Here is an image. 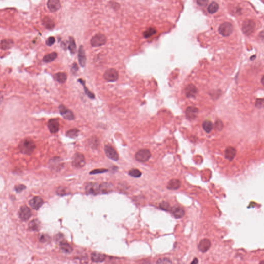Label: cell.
<instances>
[{
	"mask_svg": "<svg viewBox=\"0 0 264 264\" xmlns=\"http://www.w3.org/2000/svg\"><path fill=\"white\" fill-rule=\"evenodd\" d=\"M199 263V261H198V258H195L193 259V261L191 262V264H198V263Z\"/></svg>",
	"mask_w": 264,
	"mask_h": 264,
	"instance_id": "cell-51",
	"label": "cell"
},
{
	"mask_svg": "<svg viewBox=\"0 0 264 264\" xmlns=\"http://www.w3.org/2000/svg\"><path fill=\"white\" fill-rule=\"evenodd\" d=\"M38 240L43 243L49 242L51 241V237L45 234H40L38 236Z\"/></svg>",
	"mask_w": 264,
	"mask_h": 264,
	"instance_id": "cell-39",
	"label": "cell"
},
{
	"mask_svg": "<svg viewBox=\"0 0 264 264\" xmlns=\"http://www.w3.org/2000/svg\"><path fill=\"white\" fill-rule=\"evenodd\" d=\"M78 70V66H77V63H73L72 65L71 66V72L73 74H76L77 73Z\"/></svg>",
	"mask_w": 264,
	"mask_h": 264,
	"instance_id": "cell-45",
	"label": "cell"
},
{
	"mask_svg": "<svg viewBox=\"0 0 264 264\" xmlns=\"http://www.w3.org/2000/svg\"><path fill=\"white\" fill-rule=\"evenodd\" d=\"M78 59L79 64L81 66L84 67L86 64V57L85 52L84 49L83 45H81L78 50Z\"/></svg>",
	"mask_w": 264,
	"mask_h": 264,
	"instance_id": "cell-17",
	"label": "cell"
},
{
	"mask_svg": "<svg viewBox=\"0 0 264 264\" xmlns=\"http://www.w3.org/2000/svg\"><path fill=\"white\" fill-rule=\"evenodd\" d=\"M261 264H264V261H261V262H260Z\"/></svg>",
	"mask_w": 264,
	"mask_h": 264,
	"instance_id": "cell-54",
	"label": "cell"
},
{
	"mask_svg": "<svg viewBox=\"0 0 264 264\" xmlns=\"http://www.w3.org/2000/svg\"><path fill=\"white\" fill-rule=\"evenodd\" d=\"M157 264H172V262L169 258L167 257H163L157 260L156 262Z\"/></svg>",
	"mask_w": 264,
	"mask_h": 264,
	"instance_id": "cell-42",
	"label": "cell"
},
{
	"mask_svg": "<svg viewBox=\"0 0 264 264\" xmlns=\"http://www.w3.org/2000/svg\"><path fill=\"white\" fill-rule=\"evenodd\" d=\"M108 170L105 169H96V170H92V172H90V174H98V173H101L105 172L106 171H108Z\"/></svg>",
	"mask_w": 264,
	"mask_h": 264,
	"instance_id": "cell-47",
	"label": "cell"
},
{
	"mask_svg": "<svg viewBox=\"0 0 264 264\" xmlns=\"http://www.w3.org/2000/svg\"><path fill=\"white\" fill-rule=\"evenodd\" d=\"M14 45L13 40L11 39H2L1 42V49L2 50H6L12 48Z\"/></svg>",
	"mask_w": 264,
	"mask_h": 264,
	"instance_id": "cell-26",
	"label": "cell"
},
{
	"mask_svg": "<svg viewBox=\"0 0 264 264\" xmlns=\"http://www.w3.org/2000/svg\"><path fill=\"white\" fill-rule=\"evenodd\" d=\"M56 193L59 196H63L68 194L69 193H70V192L68 189L66 187H60L57 189Z\"/></svg>",
	"mask_w": 264,
	"mask_h": 264,
	"instance_id": "cell-38",
	"label": "cell"
},
{
	"mask_svg": "<svg viewBox=\"0 0 264 264\" xmlns=\"http://www.w3.org/2000/svg\"><path fill=\"white\" fill-rule=\"evenodd\" d=\"M129 174L132 177L138 178L142 176V173L138 169H132L129 171Z\"/></svg>",
	"mask_w": 264,
	"mask_h": 264,
	"instance_id": "cell-37",
	"label": "cell"
},
{
	"mask_svg": "<svg viewBox=\"0 0 264 264\" xmlns=\"http://www.w3.org/2000/svg\"><path fill=\"white\" fill-rule=\"evenodd\" d=\"M219 5L215 2H213L209 5L208 8V11L210 14H213L217 12L219 9Z\"/></svg>",
	"mask_w": 264,
	"mask_h": 264,
	"instance_id": "cell-34",
	"label": "cell"
},
{
	"mask_svg": "<svg viewBox=\"0 0 264 264\" xmlns=\"http://www.w3.org/2000/svg\"><path fill=\"white\" fill-rule=\"evenodd\" d=\"M77 81L78 82H80L82 86H83V87H84V90L86 94L87 95L88 97L90 99H94L95 98V95L93 94L92 92L91 91L89 90V89L87 88L85 85V81L84 80H83V79H82V78H80V79H78L77 80Z\"/></svg>",
	"mask_w": 264,
	"mask_h": 264,
	"instance_id": "cell-30",
	"label": "cell"
},
{
	"mask_svg": "<svg viewBox=\"0 0 264 264\" xmlns=\"http://www.w3.org/2000/svg\"><path fill=\"white\" fill-rule=\"evenodd\" d=\"M68 49L72 54H74L77 52V45L74 38L70 37L69 40Z\"/></svg>",
	"mask_w": 264,
	"mask_h": 264,
	"instance_id": "cell-31",
	"label": "cell"
},
{
	"mask_svg": "<svg viewBox=\"0 0 264 264\" xmlns=\"http://www.w3.org/2000/svg\"><path fill=\"white\" fill-rule=\"evenodd\" d=\"M255 106L258 109L264 108V98L257 99L255 103Z\"/></svg>",
	"mask_w": 264,
	"mask_h": 264,
	"instance_id": "cell-41",
	"label": "cell"
},
{
	"mask_svg": "<svg viewBox=\"0 0 264 264\" xmlns=\"http://www.w3.org/2000/svg\"><path fill=\"white\" fill-rule=\"evenodd\" d=\"M60 248L61 251L65 253H70L73 251L72 247L70 244L66 242L65 241H63L60 243Z\"/></svg>",
	"mask_w": 264,
	"mask_h": 264,
	"instance_id": "cell-27",
	"label": "cell"
},
{
	"mask_svg": "<svg viewBox=\"0 0 264 264\" xmlns=\"http://www.w3.org/2000/svg\"><path fill=\"white\" fill-rule=\"evenodd\" d=\"M86 193L87 194L92 195H97L100 193V185L97 183H89L86 186Z\"/></svg>",
	"mask_w": 264,
	"mask_h": 264,
	"instance_id": "cell-10",
	"label": "cell"
},
{
	"mask_svg": "<svg viewBox=\"0 0 264 264\" xmlns=\"http://www.w3.org/2000/svg\"><path fill=\"white\" fill-rule=\"evenodd\" d=\"M42 24L48 29H52L55 27V24L54 20L49 16H46L42 19Z\"/></svg>",
	"mask_w": 264,
	"mask_h": 264,
	"instance_id": "cell-24",
	"label": "cell"
},
{
	"mask_svg": "<svg viewBox=\"0 0 264 264\" xmlns=\"http://www.w3.org/2000/svg\"><path fill=\"white\" fill-rule=\"evenodd\" d=\"M170 211L173 216L177 219H180L183 217L185 214L184 209L181 206H174L171 208Z\"/></svg>",
	"mask_w": 264,
	"mask_h": 264,
	"instance_id": "cell-15",
	"label": "cell"
},
{
	"mask_svg": "<svg viewBox=\"0 0 264 264\" xmlns=\"http://www.w3.org/2000/svg\"><path fill=\"white\" fill-rule=\"evenodd\" d=\"M261 84H262V85H263L264 86V76H263V77L261 78Z\"/></svg>",
	"mask_w": 264,
	"mask_h": 264,
	"instance_id": "cell-52",
	"label": "cell"
},
{
	"mask_svg": "<svg viewBox=\"0 0 264 264\" xmlns=\"http://www.w3.org/2000/svg\"><path fill=\"white\" fill-rule=\"evenodd\" d=\"M259 37H260V39H261V40L264 41V31L260 33Z\"/></svg>",
	"mask_w": 264,
	"mask_h": 264,
	"instance_id": "cell-50",
	"label": "cell"
},
{
	"mask_svg": "<svg viewBox=\"0 0 264 264\" xmlns=\"http://www.w3.org/2000/svg\"><path fill=\"white\" fill-rule=\"evenodd\" d=\"M57 57V53L56 52H52L50 54L45 55L43 58V61L46 63L52 62L55 61V59Z\"/></svg>",
	"mask_w": 264,
	"mask_h": 264,
	"instance_id": "cell-33",
	"label": "cell"
},
{
	"mask_svg": "<svg viewBox=\"0 0 264 264\" xmlns=\"http://www.w3.org/2000/svg\"><path fill=\"white\" fill-rule=\"evenodd\" d=\"M159 208L160 209L165 211H169L170 210L171 208H170V204L166 201H162L159 205Z\"/></svg>",
	"mask_w": 264,
	"mask_h": 264,
	"instance_id": "cell-40",
	"label": "cell"
},
{
	"mask_svg": "<svg viewBox=\"0 0 264 264\" xmlns=\"http://www.w3.org/2000/svg\"><path fill=\"white\" fill-rule=\"evenodd\" d=\"M255 57H256V56H255V55H254V56H253V57H251V60H254V58H255Z\"/></svg>",
	"mask_w": 264,
	"mask_h": 264,
	"instance_id": "cell-53",
	"label": "cell"
},
{
	"mask_svg": "<svg viewBox=\"0 0 264 264\" xmlns=\"http://www.w3.org/2000/svg\"><path fill=\"white\" fill-rule=\"evenodd\" d=\"M198 109L193 106H189L186 110V116L189 119H194L197 117Z\"/></svg>",
	"mask_w": 264,
	"mask_h": 264,
	"instance_id": "cell-21",
	"label": "cell"
},
{
	"mask_svg": "<svg viewBox=\"0 0 264 264\" xmlns=\"http://www.w3.org/2000/svg\"><path fill=\"white\" fill-rule=\"evenodd\" d=\"M211 247L210 241L208 239H203L198 245V249L202 253L206 252Z\"/></svg>",
	"mask_w": 264,
	"mask_h": 264,
	"instance_id": "cell-16",
	"label": "cell"
},
{
	"mask_svg": "<svg viewBox=\"0 0 264 264\" xmlns=\"http://www.w3.org/2000/svg\"><path fill=\"white\" fill-rule=\"evenodd\" d=\"M44 200L41 198L36 196L32 198L29 201V204L31 208L35 210H38L44 204Z\"/></svg>",
	"mask_w": 264,
	"mask_h": 264,
	"instance_id": "cell-12",
	"label": "cell"
},
{
	"mask_svg": "<svg viewBox=\"0 0 264 264\" xmlns=\"http://www.w3.org/2000/svg\"><path fill=\"white\" fill-rule=\"evenodd\" d=\"M185 93L188 98L194 97L198 93V89L195 86L188 85L185 89Z\"/></svg>",
	"mask_w": 264,
	"mask_h": 264,
	"instance_id": "cell-18",
	"label": "cell"
},
{
	"mask_svg": "<svg viewBox=\"0 0 264 264\" xmlns=\"http://www.w3.org/2000/svg\"><path fill=\"white\" fill-rule=\"evenodd\" d=\"M41 228V223L38 219H34L29 224V229L30 231H38Z\"/></svg>",
	"mask_w": 264,
	"mask_h": 264,
	"instance_id": "cell-28",
	"label": "cell"
},
{
	"mask_svg": "<svg viewBox=\"0 0 264 264\" xmlns=\"http://www.w3.org/2000/svg\"><path fill=\"white\" fill-rule=\"evenodd\" d=\"M156 33V29L153 28H149L147 29L145 32L143 33V36L144 37L146 38H150L153 35H154Z\"/></svg>",
	"mask_w": 264,
	"mask_h": 264,
	"instance_id": "cell-35",
	"label": "cell"
},
{
	"mask_svg": "<svg viewBox=\"0 0 264 264\" xmlns=\"http://www.w3.org/2000/svg\"><path fill=\"white\" fill-rule=\"evenodd\" d=\"M107 41V38L104 34L98 33L92 37L90 40L92 47H99L104 45Z\"/></svg>",
	"mask_w": 264,
	"mask_h": 264,
	"instance_id": "cell-2",
	"label": "cell"
},
{
	"mask_svg": "<svg viewBox=\"0 0 264 264\" xmlns=\"http://www.w3.org/2000/svg\"><path fill=\"white\" fill-rule=\"evenodd\" d=\"M79 130L77 129H70L66 132V135L68 137L70 138H75L78 136Z\"/></svg>",
	"mask_w": 264,
	"mask_h": 264,
	"instance_id": "cell-36",
	"label": "cell"
},
{
	"mask_svg": "<svg viewBox=\"0 0 264 264\" xmlns=\"http://www.w3.org/2000/svg\"><path fill=\"white\" fill-rule=\"evenodd\" d=\"M233 26L229 22H224L219 26L218 32L220 35L224 37H228L232 33Z\"/></svg>",
	"mask_w": 264,
	"mask_h": 264,
	"instance_id": "cell-6",
	"label": "cell"
},
{
	"mask_svg": "<svg viewBox=\"0 0 264 264\" xmlns=\"http://www.w3.org/2000/svg\"><path fill=\"white\" fill-rule=\"evenodd\" d=\"M256 24L253 20L247 19L244 21L242 25V32L246 35L249 36L254 32Z\"/></svg>",
	"mask_w": 264,
	"mask_h": 264,
	"instance_id": "cell-4",
	"label": "cell"
},
{
	"mask_svg": "<svg viewBox=\"0 0 264 264\" xmlns=\"http://www.w3.org/2000/svg\"><path fill=\"white\" fill-rule=\"evenodd\" d=\"M236 154V150L232 147H229L225 151V157L230 161L233 160Z\"/></svg>",
	"mask_w": 264,
	"mask_h": 264,
	"instance_id": "cell-25",
	"label": "cell"
},
{
	"mask_svg": "<svg viewBox=\"0 0 264 264\" xmlns=\"http://www.w3.org/2000/svg\"><path fill=\"white\" fill-rule=\"evenodd\" d=\"M15 188L17 193H20L26 188V186L24 185H18L15 186Z\"/></svg>",
	"mask_w": 264,
	"mask_h": 264,
	"instance_id": "cell-46",
	"label": "cell"
},
{
	"mask_svg": "<svg viewBox=\"0 0 264 264\" xmlns=\"http://www.w3.org/2000/svg\"><path fill=\"white\" fill-rule=\"evenodd\" d=\"M202 127L206 133H209L212 129H213V124L212 123V121L209 120H206L203 122L202 124Z\"/></svg>",
	"mask_w": 264,
	"mask_h": 264,
	"instance_id": "cell-32",
	"label": "cell"
},
{
	"mask_svg": "<svg viewBox=\"0 0 264 264\" xmlns=\"http://www.w3.org/2000/svg\"><path fill=\"white\" fill-rule=\"evenodd\" d=\"M19 216L22 220H28L32 216L31 209L28 206H22L19 211Z\"/></svg>",
	"mask_w": 264,
	"mask_h": 264,
	"instance_id": "cell-11",
	"label": "cell"
},
{
	"mask_svg": "<svg viewBox=\"0 0 264 264\" xmlns=\"http://www.w3.org/2000/svg\"><path fill=\"white\" fill-rule=\"evenodd\" d=\"M55 80L58 83L64 84L67 80V74L65 72H58L56 73L54 76Z\"/></svg>",
	"mask_w": 264,
	"mask_h": 264,
	"instance_id": "cell-29",
	"label": "cell"
},
{
	"mask_svg": "<svg viewBox=\"0 0 264 264\" xmlns=\"http://www.w3.org/2000/svg\"><path fill=\"white\" fill-rule=\"evenodd\" d=\"M55 240L57 242L61 243V242L64 241V236H63V235L61 234H56V236H55Z\"/></svg>",
	"mask_w": 264,
	"mask_h": 264,
	"instance_id": "cell-48",
	"label": "cell"
},
{
	"mask_svg": "<svg viewBox=\"0 0 264 264\" xmlns=\"http://www.w3.org/2000/svg\"><path fill=\"white\" fill-rule=\"evenodd\" d=\"M36 149V145L31 138L22 140L19 145V149L22 154L31 155Z\"/></svg>",
	"mask_w": 264,
	"mask_h": 264,
	"instance_id": "cell-1",
	"label": "cell"
},
{
	"mask_svg": "<svg viewBox=\"0 0 264 264\" xmlns=\"http://www.w3.org/2000/svg\"><path fill=\"white\" fill-rule=\"evenodd\" d=\"M55 42V37H50L48 39H47V40L45 41V44L49 46V47H51L52 45H54V43Z\"/></svg>",
	"mask_w": 264,
	"mask_h": 264,
	"instance_id": "cell-44",
	"label": "cell"
},
{
	"mask_svg": "<svg viewBox=\"0 0 264 264\" xmlns=\"http://www.w3.org/2000/svg\"><path fill=\"white\" fill-rule=\"evenodd\" d=\"M209 0H197V3L199 6H205L208 4Z\"/></svg>",
	"mask_w": 264,
	"mask_h": 264,
	"instance_id": "cell-49",
	"label": "cell"
},
{
	"mask_svg": "<svg viewBox=\"0 0 264 264\" xmlns=\"http://www.w3.org/2000/svg\"><path fill=\"white\" fill-rule=\"evenodd\" d=\"M47 6L51 12L55 13L61 8V2L60 0H48Z\"/></svg>",
	"mask_w": 264,
	"mask_h": 264,
	"instance_id": "cell-14",
	"label": "cell"
},
{
	"mask_svg": "<svg viewBox=\"0 0 264 264\" xmlns=\"http://www.w3.org/2000/svg\"><path fill=\"white\" fill-rule=\"evenodd\" d=\"M103 77L108 82L116 81L119 78V73L115 69H109L105 72Z\"/></svg>",
	"mask_w": 264,
	"mask_h": 264,
	"instance_id": "cell-7",
	"label": "cell"
},
{
	"mask_svg": "<svg viewBox=\"0 0 264 264\" xmlns=\"http://www.w3.org/2000/svg\"><path fill=\"white\" fill-rule=\"evenodd\" d=\"M223 128H224V124L220 120H217L216 121L215 123V129H217L218 131H221Z\"/></svg>",
	"mask_w": 264,
	"mask_h": 264,
	"instance_id": "cell-43",
	"label": "cell"
},
{
	"mask_svg": "<svg viewBox=\"0 0 264 264\" xmlns=\"http://www.w3.org/2000/svg\"><path fill=\"white\" fill-rule=\"evenodd\" d=\"M113 190V186L110 183H103L100 185V193L107 194V193H111Z\"/></svg>",
	"mask_w": 264,
	"mask_h": 264,
	"instance_id": "cell-22",
	"label": "cell"
},
{
	"mask_svg": "<svg viewBox=\"0 0 264 264\" xmlns=\"http://www.w3.org/2000/svg\"><path fill=\"white\" fill-rule=\"evenodd\" d=\"M50 166L51 168L54 170H58L62 168V164L61 163V158L59 157H54L50 160L49 162Z\"/></svg>",
	"mask_w": 264,
	"mask_h": 264,
	"instance_id": "cell-19",
	"label": "cell"
},
{
	"mask_svg": "<svg viewBox=\"0 0 264 264\" xmlns=\"http://www.w3.org/2000/svg\"><path fill=\"white\" fill-rule=\"evenodd\" d=\"M48 126L52 133H56L60 129V122L58 119H51L49 121Z\"/></svg>",
	"mask_w": 264,
	"mask_h": 264,
	"instance_id": "cell-13",
	"label": "cell"
},
{
	"mask_svg": "<svg viewBox=\"0 0 264 264\" xmlns=\"http://www.w3.org/2000/svg\"><path fill=\"white\" fill-rule=\"evenodd\" d=\"M91 258L92 261L95 263H101L104 261L106 256L104 254L101 253L94 252L91 254Z\"/></svg>",
	"mask_w": 264,
	"mask_h": 264,
	"instance_id": "cell-23",
	"label": "cell"
},
{
	"mask_svg": "<svg viewBox=\"0 0 264 264\" xmlns=\"http://www.w3.org/2000/svg\"><path fill=\"white\" fill-rule=\"evenodd\" d=\"M58 109L61 115L63 117L64 119L70 121L73 120L75 119V116L73 112L70 109L67 108L64 105H60L58 107Z\"/></svg>",
	"mask_w": 264,
	"mask_h": 264,
	"instance_id": "cell-9",
	"label": "cell"
},
{
	"mask_svg": "<svg viewBox=\"0 0 264 264\" xmlns=\"http://www.w3.org/2000/svg\"><path fill=\"white\" fill-rule=\"evenodd\" d=\"M152 154L150 151L148 149H141L135 154V159L141 163H145L148 161L151 158Z\"/></svg>",
	"mask_w": 264,
	"mask_h": 264,
	"instance_id": "cell-3",
	"label": "cell"
},
{
	"mask_svg": "<svg viewBox=\"0 0 264 264\" xmlns=\"http://www.w3.org/2000/svg\"><path fill=\"white\" fill-rule=\"evenodd\" d=\"M72 163V165L77 168H81L85 165L84 156L81 153H77L73 156Z\"/></svg>",
	"mask_w": 264,
	"mask_h": 264,
	"instance_id": "cell-5",
	"label": "cell"
},
{
	"mask_svg": "<svg viewBox=\"0 0 264 264\" xmlns=\"http://www.w3.org/2000/svg\"><path fill=\"white\" fill-rule=\"evenodd\" d=\"M104 151L106 156L109 158L115 161H118L119 160L118 153L112 145H105Z\"/></svg>",
	"mask_w": 264,
	"mask_h": 264,
	"instance_id": "cell-8",
	"label": "cell"
},
{
	"mask_svg": "<svg viewBox=\"0 0 264 264\" xmlns=\"http://www.w3.org/2000/svg\"><path fill=\"white\" fill-rule=\"evenodd\" d=\"M181 186V182L177 179H171L169 181L167 188L169 190H177Z\"/></svg>",
	"mask_w": 264,
	"mask_h": 264,
	"instance_id": "cell-20",
	"label": "cell"
}]
</instances>
